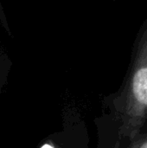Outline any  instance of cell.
<instances>
[{
	"mask_svg": "<svg viewBox=\"0 0 147 148\" xmlns=\"http://www.w3.org/2000/svg\"><path fill=\"white\" fill-rule=\"evenodd\" d=\"M133 91L137 99L147 105V69H141L135 74Z\"/></svg>",
	"mask_w": 147,
	"mask_h": 148,
	"instance_id": "cell-1",
	"label": "cell"
},
{
	"mask_svg": "<svg viewBox=\"0 0 147 148\" xmlns=\"http://www.w3.org/2000/svg\"><path fill=\"white\" fill-rule=\"evenodd\" d=\"M41 148H54L53 147H51V146H49V145H44V146H42Z\"/></svg>",
	"mask_w": 147,
	"mask_h": 148,
	"instance_id": "cell-2",
	"label": "cell"
},
{
	"mask_svg": "<svg viewBox=\"0 0 147 148\" xmlns=\"http://www.w3.org/2000/svg\"><path fill=\"white\" fill-rule=\"evenodd\" d=\"M141 148H147V142H146V143L141 147Z\"/></svg>",
	"mask_w": 147,
	"mask_h": 148,
	"instance_id": "cell-3",
	"label": "cell"
}]
</instances>
